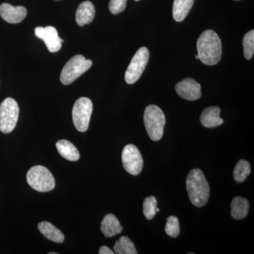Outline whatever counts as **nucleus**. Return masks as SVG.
<instances>
[{
	"label": "nucleus",
	"instance_id": "1",
	"mask_svg": "<svg viewBox=\"0 0 254 254\" xmlns=\"http://www.w3.org/2000/svg\"><path fill=\"white\" fill-rule=\"evenodd\" d=\"M196 48L199 60L205 65L213 66L221 60V40L213 30H205L200 34Z\"/></svg>",
	"mask_w": 254,
	"mask_h": 254
},
{
	"label": "nucleus",
	"instance_id": "2",
	"mask_svg": "<svg viewBox=\"0 0 254 254\" xmlns=\"http://www.w3.org/2000/svg\"><path fill=\"white\" fill-rule=\"evenodd\" d=\"M187 189L192 204L198 208L204 206L210 196V187L200 169L190 170L187 175Z\"/></svg>",
	"mask_w": 254,
	"mask_h": 254
},
{
	"label": "nucleus",
	"instance_id": "3",
	"mask_svg": "<svg viewBox=\"0 0 254 254\" xmlns=\"http://www.w3.org/2000/svg\"><path fill=\"white\" fill-rule=\"evenodd\" d=\"M143 121L150 139L160 141L163 138L164 127L166 123L163 110L157 105H148L145 110Z\"/></svg>",
	"mask_w": 254,
	"mask_h": 254
},
{
	"label": "nucleus",
	"instance_id": "4",
	"mask_svg": "<svg viewBox=\"0 0 254 254\" xmlns=\"http://www.w3.org/2000/svg\"><path fill=\"white\" fill-rule=\"evenodd\" d=\"M93 63L83 55H77L71 58L64 66L60 74V81L64 85H69L91 67Z\"/></svg>",
	"mask_w": 254,
	"mask_h": 254
},
{
	"label": "nucleus",
	"instance_id": "5",
	"mask_svg": "<svg viewBox=\"0 0 254 254\" xmlns=\"http://www.w3.org/2000/svg\"><path fill=\"white\" fill-rule=\"evenodd\" d=\"M26 180L30 187L39 192H48L54 190L55 180L53 174L46 167L36 165L28 170Z\"/></svg>",
	"mask_w": 254,
	"mask_h": 254
},
{
	"label": "nucleus",
	"instance_id": "6",
	"mask_svg": "<svg viewBox=\"0 0 254 254\" xmlns=\"http://www.w3.org/2000/svg\"><path fill=\"white\" fill-rule=\"evenodd\" d=\"M19 115L17 102L11 98H7L0 105V131L9 133L16 127Z\"/></svg>",
	"mask_w": 254,
	"mask_h": 254
},
{
	"label": "nucleus",
	"instance_id": "7",
	"mask_svg": "<svg viewBox=\"0 0 254 254\" xmlns=\"http://www.w3.org/2000/svg\"><path fill=\"white\" fill-rule=\"evenodd\" d=\"M92 113L93 103L89 98L82 97L75 102L72 119L73 125L78 131L85 132L88 130Z\"/></svg>",
	"mask_w": 254,
	"mask_h": 254
},
{
	"label": "nucleus",
	"instance_id": "8",
	"mask_svg": "<svg viewBox=\"0 0 254 254\" xmlns=\"http://www.w3.org/2000/svg\"><path fill=\"white\" fill-rule=\"evenodd\" d=\"M149 60V51L145 47L139 48L131 59L125 73V81L128 84L136 83L144 71Z\"/></svg>",
	"mask_w": 254,
	"mask_h": 254
},
{
	"label": "nucleus",
	"instance_id": "9",
	"mask_svg": "<svg viewBox=\"0 0 254 254\" xmlns=\"http://www.w3.org/2000/svg\"><path fill=\"white\" fill-rule=\"evenodd\" d=\"M122 161L124 168L127 173L137 176L141 173L143 159L136 145L128 144L124 148L122 153Z\"/></svg>",
	"mask_w": 254,
	"mask_h": 254
},
{
	"label": "nucleus",
	"instance_id": "10",
	"mask_svg": "<svg viewBox=\"0 0 254 254\" xmlns=\"http://www.w3.org/2000/svg\"><path fill=\"white\" fill-rule=\"evenodd\" d=\"M35 34L36 37L45 42L50 53H57L61 49L64 41L58 36L56 28L53 26L37 27L35 28Z\"/></svg>",
	"mask_w": 254,
	"mask_h": 254
},
{
	"label": "nucleus",
	"instance_id": "11",
	"mask_svg": "<svg viewBox=\"0 0 254 254\" xmlns=\"http://www.w3.org/2000/svg\"><path fill=\"white\" fill-rule=\"evenodd\" d=\"M177 94L183 99L194 101L201 97V86L191 78L179 82L175 86Z\"/></svg>",
	"mask_w": 254,
	"mask_h": 254
},
{
	"label": "nucleus",
	"instance_id": "12",
	"mask_svg": "<svg viewBox=\"0 0 254 254\" xmlns=\"http://www.w3.org/2000/svg\"><path fill=\"white\" fill-rule=\"evenodd\" d=\"M27 10L23 6H14L8 3L0 5V16L9 23H18L24 20Z\"/></svg>",
	"mask_w": 254,
	"mask_h": 254
},
{
	"label": "nucleus",
	"instance_id": "13",
	"mask_svg": "<svg viewBox=\"0 0 254 254\" xmlns=\"http://www.w3.org/2000/svg\"><path fill=\"white\" fill-rule=\"evenodd\" d=\"M220 108L217 106L205 108L200 115V123L206 128H215L220 126L224 123L223 119L220 117Z\"/></svg>",
	"mask_w": 254,
	"mask_h": 254
},
{
	"label": "nucleus",
	"instance_id": "14",
	"mask_svg": "<svg viewBox=\"0 0 254 254\" xmlns=\"http://www.w3.org/2000/svg\"><path fill=\"white\" fill-rule=\"evenodd\" d=\"M95 9L94 5L90 1H85L78 6L76 13V21L78 26L89 24L94 19Z\"/></svg>",
	"mask_w": 254,
	"mask_h": 254
},
{
	"label": "nucleus",
	"instance_id": "15",
	"mask_svg": "<svg viewBox=\"0 0 254 254\" xmlns=\"http://www.w3.org/2000/svg\"><path fill=\"white\" fill-rule=\"evenodd\" d=\"M102 233L106 237H113L123 232V227L113 214L105 215L100 226Z\"/></svg>",
	"mask_w": 254,
	"mask_h": 254
},
{
	"label": "nucleus",
	"instance_id": "16",
	"mask_svg": "<svg viewBox=\"0 0 254 254\" xmlns=\"http://www.w3.org/2000/svg\"><path fill=\"white\" fill-rule=\"evenodd\" d=\"M38 228L42 235L55 243H63L64 241V235L59 229L57 228L49 222L43 221L38 225Z\"/></svg>",
	"mask_w": 254,
	"mask_h": 254
},
{
	"label": "nucleus",
	"instance_id": "17",
	"mask_svg": "<svg viewBox=\"0 0 254 254\" xmlns=\"http://www.w3.org/2000/svg\"><path fill=\"white\" fill-rule=\"evenodd\" d=\"M231 215L235 220L245 218L250 211V202L243 197L237 196L231 203Z\"/></svg>",
	"mask_w": 254,
	"mask_h": 254
},
{
	"label": "nucleus",
	"instance_id": "18",
	"mask_svg": "<svg viewBox=\"0 0 254 254\" xmlns=\"http://www.w3.org/2000/svg\"><path fill=\"white\" fill-rule=\"evenodd\" d=\"M57 149L64 158L69 161H77L80 153L74 145L67 140H60L56 143Z\"/></svg>",
	"mask_w": 254,
	"mask_h": 254
},
{
	"label": "nucleus",
	"instance_id": "19",
	"mask_svg": "<svg viewBox=\"0 0 254 254\" xmlns=\"http://www.w3.org/2000/svg\"><path fill=\"white\" fill-rule=\"evenodd\" d=\"M194 0H175L173 4V15L174 19L177 22H181L187 17Z\"/></svg>",
	"mask_w": 254,
	"mask_h": 254
},
{
	"label": "nucleus",
	"instance_id": "20",
	"mask_svg": "<svg viewBox=\"0 0 254 254\" xmlns=\"http://www.w3.org/2000/svg\"><path fill=\"white\" fill-rule=\"evenodd\" d=\"M115 253L118 254H136V247L128 237H120L114 246Z\"/></svg>",
	"mask_w": 254,
	"mask_h": 254
},
{
	"label": "nucleus",
	"instance_id": "21",
	"mask_svg": "<svg viewBox=\"0 0 254 254\" xmlns=\"http://www.w3.org/2000/svg\"><path fill=\"white\" fill-rule=\"evenodd\" d=\"M251 173V165L247 160H240L234 169L233 177L235 181L241 183L247 180Z\"/></svg>",
	"mask_w": 254,
	"mask_h": 254
},
{
	"label": "nucleus",
	"instance_id": "22",
	"mask_svg": "<svg viewBox=\"0 0 254 254\" xmlns=\"http://www.w3.org/2000/svg\"><path fill=\"white\" fill-rule=\"evenodd\" d=\"M157 199L154 195L147 197L143 200V215L147 220H150L154 218L156 214Z\"/></svg>",
	"mask_w": 254,
	"mask_h": 254
},
{
	"label": "nucleus",
	"instance_id": "23",
	"mask_svg": "<svg viewBox=\"0 0 254 254\" xmlns=\"http://www.w3.org/2000/svg\"><path fill=\"white\" fill-rule=\"evenodd\" d=\"M244 55L246 59L250 60L254 53V31L251 30L243 38Z\"/></svg>",
	"mask_w": 254,
	"mask_h": 254
},
{
	"label": "nucleus",
	"instance_id": "24",
	"mask_svg": "<svg viewBox=\"0 0 254 254\" xmlns=\"http://www.w3.org/2000/svg\"><path fill=\"white\" fill-rule=\"evenodd\" d=\"M180 232V222L178 218L175 216H170L167 220L165 232L168 236L176 238L179 236Z\"/></svg>",
	"mask_w": 254,
	"mask_h": 254
},
{
	"label": "nucleus",
	"instance_id": "25",
	"mask_svg": "<svg viewBox=\"0 0 254 254\" xmlns=\"http://www.w3.org/2000/svg\"><path fill=\"white\" fill-rule=\"evenodd\" d=\"M127 0H110L109 10L113 14H118L126 9Z\"/></svg>",
	"mask_w": 254,
	"mask_h": 254
},
{
	"label": "nucleus",
	"instance_id": "26",
	"mask_svg": "<svg viewBox=\"0 0 254 254\" xmlns=\"http://www.w3.org/2000/svg\"><path fill=\"white\" fill-rule=\"evenodd\" d=\"M98 254H114L115 252H113L109 247H106V246H102L100 247L99 252H98Z\"/></svg>",
	"mask_w": 254,
	"mask_h": 254
},
{
	"label": "nucleus",
	"instance_id": "27",
	"mask_svg": "<svg viewBox=\"0 0 254 254\" xmlns=\"http://www.w3.org/2000/svg\"><path fill=\"white\" fill-rule=\"evenodd\" d=\"M195 59H196V60H199V57H198V55H195Z\"/></svg>",
	"mask_w": 254,
	"mask_h": 254
},
{
	"label": "nucleus",
	"instance_id": "28",
	"mask_svg": "<svg viewBox=\"0 0 254 254\" xmlns=\"http://www.w3.org/2000/svg\"><path fill=\"white\" fill-rule=\"evenodd\" d=\"M49 254H58V253H55V252H50Z\"/></svg>",
	"mask_w": 254,
	"mask_h": 254
},
{
	"label": "nucleus",
	"instance_id": "29",
	"mask_svg": "<svg viewBox=\"0 0 254 254\" xmlns=\"http://www.w3.org/2000/svg\"><path fill=\"white\" fill-rule=\"evenodd\" d=\"M159 211H160V209L157 208H156V212H159Z\"/></svg>",
	"mask_w": 254,
	"mask_h": 254
},
{
	"label": "nucleus",
	"instance_id": "30",
	"mask_svg": "<svg viewBox=\"0 0 254 254\" xmlns=\"http://www.w3.org/2000/svg\"><path fill=\"white\" fill-rule=\"evenodd\" d=\"M134 1H140V0H134Z\"/></svg>",
	"mask_w": 254,
	"mask_h": 254
},
{
	"label": "nucleus",
	"instance_id": "31",
	"mask_svg": "<svg viewBox=\"0 0 254 254\" xmlns=\"http://www.w3.org/2000/svg\"><path fill=\"white\" fill-rule=\"evenodd\" d=\"M235 1H239V0H235Z\"/></svg>",
	"mask_w": 254,
	"mask_h": 254
},
{
	"label": "nucleus",
	"instance_id": "32",
	"mask_svg": "<svg viewBox=\"0 0 254 254\" xmlns=\"http://www.w3.org/2000/svg\"><path fill=\"white\" fill-rule=\"evenodd\" d=\"M57 1H58V0H57Z\"/></svg>",
	"mask_w": 254,
	"mask_h": 254
}]
</instances>
